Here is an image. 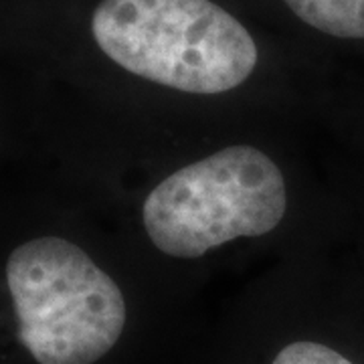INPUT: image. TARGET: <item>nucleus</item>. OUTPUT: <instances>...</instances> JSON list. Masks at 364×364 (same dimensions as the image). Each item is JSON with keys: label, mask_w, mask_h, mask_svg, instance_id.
Listing matches in <instances>:
<instances>
[{"label": "nucleus", "mask_w": 364, "mask_h": 364, "mask_svg": "<svg viewBox=\"0 0 364 364\" xmlns=\"http://www.w3.org/2000/svg\"><path fill=\"white\" fill-rule=\"evenodd\" d=\"M85 31L107 63L188 95L237 90L263 59L255 31L223 0H93Z\"/></svg>", "instance_id": "obj_1"}, {"label": "nucleus", "mask_w": 364, "mask_h": 364, "mask_svg": "<svg viewBox=\"0 0 364 364\" xmlns=\"http://www.w3.org/2000/svg\"><path fill=\"white\" fill-rule=\"evenodd\" d=\"M6 284L18 340L39 364H93L122 338V289L75 243L41 237L16 247Z\"/></svg>", "instance_id": "obj_2"}, {"label": "nucleus", "mask_w": 364, "mask_h": 364, "mask_svg": "<svg viewBox=\"0 0 364 364\" xmlns=\"http://www.w3.org/2000/svg\"><path fill=\"white\" fill-rule=\"evenodd\" d=\"M282 170L245 144L176 170L144 203L150 241L170 257L195 259L239 237H261L286 215Z\"/></svg>", "instance_id": "obj_3"}, {"label": "nucleus", "mask_w": 364, "mask_h": 364, "mask_svg": "<svg viewBox=\"0 0 364 364\" xmlns=\"http://www.w3.org/2000/svg\"><path fill=\"white\" fill-rule=\"evenodd\" d=\"M296 23L344 43H364V0H275Z\"/></svg>", "instance_id": "obj_4"}, {"label": "nucleus", "mask_w": 364, "mask_h": 364, "mask_svg": "<svg viewBox=\"0 0 364 364\" xmlns=\"http://www.w3.org/2000/svg\"><path fill=\"white\" fill-rule=\"evenodd\" d=\"M272 364H354L338 350L314 342V340H296L275 354Z\"/></svg>", "instance_id": "obj_5"}]
</instances>
